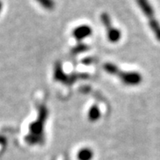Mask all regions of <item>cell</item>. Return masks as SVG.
Returning <instances> with one entry per match:
<instances>
[{
    "label": "cell",
    "mask_w": 160,
    "mask_h": 160,
    "mask_svg": "<svg viewBox=\"0 0 160 160\" xmlns=\"http://www.w3.org/2000/svg\"><path fill=\"white\" fill-rule=\"evenodd\" d=\"M104 70L109 74L119 77V79L127 85H138L142 81V77L140 73L135 72L121 71L117 66L113 63H105Z\"/></svg>",
    "instance_id": "6da1fadb"
},
{
    "label": "cell",
    "mask_w": 160,
    "mask_h": 160,
    "mask_svg": "<svg viewBox=\"0 0 160 160\" xmlns=\"http://www.w3.org/2000/svg\"><path fill=\"white\" fill-rule=\"evenodd\" d=\"M138 7L149 21V25L156 39L160 42V24L155 17V13L149 0H136Z\"/></svg>",
    "instance_id": "7a4b0ae2"
},
{
    "label": "cell",
    "mask_w": 160,
    "mask_h": 160,
    "mask_svg": "<svg viewBox=\"0 0 160 160\" xmlns=\"http://www.w3.org/2000/svg\"><path fill=\"white\" fill-rule=\"evenodd\" d=\"M100 20L102 25L105 27L108 40L112 43L117 42L121 38V32L112 25V19L109 14L107 12H102L100 16Z\"/></svg>",
    "instance_id": "3957f363"
},
{
    "label": "cell",
    "mask_w": 160,
    "mask_h": 160,
    "mask_svg": "<svg viewBox=\"0 0 160 160\" xmlns=\"http://www.w3.org/2000/svg\"><path fill=\"white\" fill-rule=\"evenodd\" d=\"M92 33V28L88 25H81L73 30L72 35L77 41L83 40Z\"/></svg>",
    "instance_id": "277c9868"
},
{
    "label": "cell",
    "mask_w": 160,
    "mask_h": 160,
    "mask_svg": "<svg viewBox=\"0 0 160 160\" xmlns=\"http://www.w3.org/2000/svg\"><path fill=\"white\" fill-rule=\"evenodd\" d=\"M93 156L92 150L89 148H84L81 150L77 154V158L79 160H91Z\"/></svg>",
    "instance_id": "5b68a950"
},
{
    "label": "cell",
    "mask_w": 160,
    "mask_h": 160,
    "mask_svg": "<svg viewBox=\"0 0 160 160\" xmlns=\"http://www.w3.org/2000/svg\"><path fill=\"white\" fill-rule=\"evenodd\" d=\"M89 119L91 121H96V120L100 117V111L99 108H98L97 106H93L89 111L88 114Z\"/></svg>",
    "instance_id": "8992f818"
},
{
    "label": "cell",
    "mask_w": 160,
    "mask_h": 160,
    "mask_svg": "<svg viewBox=\"0 0 160 160\" xmlns=\"http://www.w3.org/2000/svg\"><path fill=\"white\" fill-rule=\"evenodd\" d=\"M36 1L47 10L51 11L55 8V0H36Z\"/></svg>",
    "instance_id": "52a82bcc"
},
{
    "label": "cell",
    "mask_w": 160,
    "mask_h": 160,
    "mask_svg": "<svg viewBox=\"0 0 160 160\" xmlns=\"http://www.w3.org/2000/svg\"><path fill=\"white\" fill-rule=\"evenodd\" d=\"M2 6H3V4H2V2L0 0V12H1V11H2Z\"/></svg>",
    "instance_id": "ba28073f"
}]
</instances>
